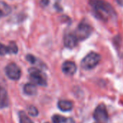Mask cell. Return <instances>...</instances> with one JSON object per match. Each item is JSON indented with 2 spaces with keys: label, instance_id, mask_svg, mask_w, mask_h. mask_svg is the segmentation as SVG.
I'll list each match as a JSON object with an SVG mask.
<instances>
[{
  "label": "cell",
  "instance_id": "6da1fadb",
  "mask_svg": "<svg viewBox=\"0 0 123 123\" xmlns=\"http://www.w3.org/2000/svg\"><path fill=\"white\" fill-rule=\"evenodd\" d=\"M91 4L97 15L104 20H107L110 17L116 16L114 8L107 1L104 0H92Z\"/></svg>",
  "mask_w": 123,
  "mask_h": 123
},
{
  "label": "cell",
  "instance_id": "7a4b0ae2",
  "mask_svg": "<svg viewBox=\"0 0 123 123\" xmlns=\"http://www.w3.org/2000/svg\"><path fill=\"white\" fill-rule=\"evenodd\" d=\"M101 56L99 54L91 52L88 53L81 61V67L85 70H90L95 68L100 62Z\"/></svg>",
  "mask_w": 123,
  "mask_h": 123
},
{
  "label": "cell",
  "instance_id": "3957f363",
  "mask_svg": "<svg viewBox=\"0 0 123 123\" xmlns=\"http://www.w3.org/2000/svg\"><path fill=\"white\" fill-rule=\"evenodd\" d=\"M30 79L33 84L39 86H46L47 85L46 76L39 69L36 68H30L28 70Z\"/></svg>",
  "mask_w": 123,
  "mask_h": 123
},
{
  "label": "cell",
  "instance_id": "277c9868",
  "mask_svg": "<svg viewBox=\"0 0 123 123\" xmlns=\"http://www.w3.org/2000/svg\"><path fill=\"white\" fill-rule=\"evenodd\" d=\"M4 71L7 76L11 80L13 81L19 80L21 76V70L20 67L14 63H9L5 67Z\"/></svg>",
  "mask_w": 123,
  "mask_h": 123
},
{
  "label": "cell",
  "instance_id": "5b68a950",
  "mask_svg": "<svg viewBox=\"0 0 123 123\" xmlns=\"http://www.w3.org/2000/svg\"><path fill=\"white\" fill-rule=\"evenodd\" d=\"M92 31L93 29L90 25L87 24L81 23L78 27L75 35H76L78 40H84L91 35Z\"/></svg>",
  "mask_w": 123,
  "mask_h": 123
},
{
  "label": "cell",
  "instance_id": "8992f818",
  "mask_svg": "<svg viewBox=\"0 0 123 123\" xmlns=\"http://www.w3.org/2000/svg\"><path fill=\"white\" fill-rule=\"evenodd\" d=\"M94 117L98 123H107L108 121V112L106 106L103 104L99 105L94 112Z\"/></svg>",
  "mask_w": 123,
  "mask_h": 123
},
{
  "label": "cell",
  "instance_id": "52a82bcc",
  "mask_svg": "<svg viewBox=\"0 0 123 123\" xmlns=\"http://www.w3.org/2000/svg\"><path fill=\"white\" fill-rule=\"evenodd\" d=\"M62 70L63 73L68 76H72L75 74L77 71V66L75 63L72 61H65L62 66Z\"/></svg>",
  "mask_w": 123,
  "mask_h": 123
},
{
  "label": "cell",
  "instance_id": "ba28073f",
  "mask_svg": "<svg viewBox=\"0 0 123 123\" xmlns=\"http://www.w3.org/2000/svg\"><path fill=\"white\" fill-rule=\"evenodd\" d=\"M78 39L77 38L75 33L67 34L64 37V44L68 48H73L76 46Z\"/></svg>",
  "mask_w": 123,
  "mask_h": 123
},
{
  "label": "cell",
  "instance_id": "9c48e42d",
  "mask_svg": "<svg viewBox=\"0 0 123 123\" xmlns=\"http://www.w3.org/2000/svg\"><path fill=\"white\" fill-rule=\"evenodd\" d=\"M58 108L62 111V112H69L70 110H72L73 105L72 102L70 101H67V100H61L59 101L58 104H57Z\"/></svg>",
  "mask_w": 123,
  "mask_h": 123
},
{
  "label": "cell",
  "instance_id": "30bf717a",
  "mask_svg": "<svg viewBox=\"0 0 123 123\" xmlns=\"http://www.w3.org/2000/svg\"><path fill=\"white\" fill-rule=\"evenodd\" d=\"M23 92L28 96H33L37 94V88L34 84H26L23 87Z\"/></svg>",
  "mask_w": 123,
  "mask_h": 123
},
{
  "label": "cell",
  "instance_id": "8fae6325",
  "mask_svg": "<svg viewBox=\"0 0 123 123\" xmlns=\"http://www.w3.org/2000/svg\"><path fill=\"white\" fill-rule=\"evenodd\" d=\"M9 105L7 92L4 89H0V108L7 107Z\"/></svg>",
  "mask_w": 123,
  "mask_h": 123
},
{
  "label": "cell",
  "instance_id": "7c38bea8",
  "mask_svg": "<svg viewBox=\"0 0 123 123\" xmlns=\"http://www.w3.org/2000/svg\"><path fill=\"white\" fill-rule=\"evenodd\" d=\"M11 7L4 1H0V12L2 13L3 16H7L11 13Z\"/></svg>",
  "mask_w": 123,
  "mask_h": 123
},
{
  "label": "cell",
  "instance_id": "4fadbf2b",
  "mask_svg": "<svg viewBox=\"0 0 123 123\" xmlns=\"http://www.w3.org/2000/svg\"><path fill=\"white\" fill-rule=\"evenodd\" d=\"M19 122L20 123H33L23 111H20L19 112Z\"/></svg>",
  "mask_w": 123,
  "mask_h": 123
},
{
  "label": "cell",
  "instance_id": "5bb4252c",
  "mask_svg": "<svg viewBox=\"0 0 123 123\" xmlns=\"http://www.w3.org/2000/svg\"><path fill=\"white\" fill-rule=\"evenodd\" d=\"M66 117L60 115H54L52 116V122L53 123H64L66 120Z\"/></svg>",
  "mask_w": 123,
  "mask_h": 123
},
{
  "label": "cell",
  "instance_id": "9a60e30c",
  "mask_svg": "<svg viewBox=\"0 0 123 123\" xmlns=\"http://www.w3.org/2000/svg\"><path fill=\"white\" fill-rule=\"evenodd\" d=\"M9 46V51H10V54H16L17 53V51H18V48L17 46V44L12 41L9 43L8 45Z\"/></svg>",
  "mask_w": 123,
  "mask_h": 123
},
{
  "label": "cell",
  "instance_id": "2e32d148",
  "mask_svg": "<svg viewBox=\"0 0 123 123\" xmlns=\"http://www.w3.org/2000/svg\"><path fill=\"white\" fill-rule=\"evenodd\" d=\"M7 54H10L9 46L0 43V55H5Z\"/></svg>",
  "mask_w": 123,
  "mask_h": 123
},
{
  "label": "cell",
  "instance_id": "e0dca14e",
  "mask_svg": "<svg viewBox=\"0 0 123 123\" xmlns=\"http://www.w3.org/2000/svg\"><path fill=\"white\" fill-rule=\"evenodd\" d=\"M28 112L32 117H36L38 115V111L37 108L35 107L34 106H30V107H28Z\"/></svg>",
  "mask_w": 123,
  "mask_h": 123
},
{
  "label": "cell",
  "instance_id": "ac0fdd59",
  "mask_svg": "<svg viewBox=\"0 0 123 123\" xmlns=\"http://www.w3.org/2000/svg\"><path fill=\"white\" fill-rule=\"evenodd\" d=\"M26 60L30 62V63L32 64H35L36 62V58L35 56H33V55H30V54H28L26 55Z\"/></svg>",
  "mask_w": 123,
  "mask_h": 123
},
{
  "label": "cell",
  "instance_id": "d6986e66",
  "mask_svg": "<svg viewBox=\"0 0 123 123\" xmlns=\"http://www.w3.org/2000/svg\"><path fill=\"white\" fill-rule=\"evenodd\" d=\"M64 123H75V122L72 118H67Z\"/></svg>",
  "mask_w": 123,
  "mask_h": 123
},
{
  "label": "cell",
  "instance_id": "ffe728a7",
  "mask_svg": "<svg viewBox=\"0 0 123 123\" xmlns=\"http://www.w3.org/2000/svg\"><path fill=\"white\" fill-rule=\"evenodd\" d=\"M41 2H42V4L43 5H47L48 4V3H49V0H42L41 1Z\"/></svg>",
  "mask_w": 123,
  "mask_h": 123
},
{
  "label": "cell",
  "instance_id": "44dd1931",
  "mask_svg": "<svg viewBox=\"0 0 123 123\" xmlns=\"http://www.w3.org/2000/svg\"><path fill=\"white\" fill-rule=\"evenodd\" d=\"M1 17H3V14H2V13H1V12H0V18H1Z\"/></svg>",
  "mask_w": 123,
  "mask_h": 123
},
{
  "label": "cell",
  "instance_id": "7402d4cb",
  "mask_svg": "<svg viewBox=\"0 0 123 123\" xmlns=\"http://www.w3.org/2000/svg\"></svg>",
  "mask_w": 123,
  "mask_h": 123
},
{
  "label": "cell",
  "instance_id": "603a6c76",
  "mask_svg": "<svg viewBox=\"0 0 123 123\" xmlns=\"http://www.w3.org/2000/svg\"></svg>",
  "mask_w": 123,
  "mask_h": 123
}]
</instances>
